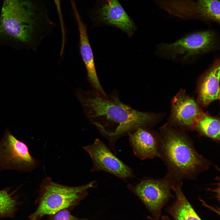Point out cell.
I'll list each match as a JSON object with an SVG mask.
<instances>
[{
	"mask_svg": "<svg viewBox=\"0 0 220 220\" xmlns=\"http://www.w3.org/2000/svg\"><path fill=\"white\" fill-rule=\"evenodd\" d=\"M75 94L85 115L108 141L115 154L116 143L119 138L128 136L138 128L150 129L158 119L157 114L138 110L124 103L116 90L112 91L108 98L92 89L85 91L79 88Z\"/></svg>",
	"mask_w": 220,
	"mask_h": 220,
	"instance_id": "6da1fadb",
	"label": "cell"
},
{
	"mask_svg": "<svg viewBox=\"0 0 220 220\" xmlns=\"http://www.w3.org/2000/svg\"><path fill=\"white\" fill-rule=\"evenodd\" d=\"M159 158L167 169V175L174 182L195 179L210 168L212 163L199 154L191 141L178 132L169 131L159 136Z\"/></svg>",
	"mask_w": 220,
	"mask_h": 220,
	"instance_id": "7a4b0ae2",
	"label": "cell"
},
{
	"mask_svg": "<svg viewBox=\"0 0 220 220\" xmlns=\"http://www.w3.org/2000/svg\"><path fill=\"white\" fill-rule=\"evenodd\" d=\"M42 0H3L0 16V35L29 42L38 27L53 30Z\"/></svg>",
	"mask_w": 220,
	"mask_h": 220,
	"instance_id": "3957f363",
	"label": "cell"
},
{
	"mask_svg": "<svg viewBox=\"0 0 220 220\" xmlns=\"http://www.w3.org/2000/svg\"><path fill=\"white\" fill-rule=\"evenodd\" d=\"M97 186L96 181L79 186H70L53 182L47 177L42 181L35 211L29 217L30 220H39L64 209L78 204L88 195V190Z\"/></svg>",
	"mask_w": 220,
	"mask_h": 220,
	"instance_id": "277c9868",
	"label": "cell"
},
{
	"mask_svg": "<svg viewBox=\"0 0 220 220\" xmlns=\"http://www.w3.org/2000/svg\"><path fill=\"white\" fill-rule=\"evenodd\" d=\"M175 183L166 175L159 179L144 178L134 185L128 184L127 187L141 201L152 217L159 220L163 208L172 196L171 186Z\"/></svg>",
	"mask_w": 220,
	"mask_h": 220,
	"instance_id": "5b68a950",
	"label": "cell"
},
{
	"mask_svg": "<svg viewBox=\"0 0 220 220\" xmlns=\"http://www.w3.org/2000/svg\"><path fill=\"white\" fill-rule=\"evenodd\" d=\"M216 42L215 34L213 32H196L173 43L160 45L158 51L163 56L171 59L186 60L210 51L215 48Z\"/></svg>",
	"mask_w": 220,
	"mask_h": 220,
	"instance_id": "8992f818",
	"label": "cell"
},
{
	"mask_svg": "<svg viewBox=\"0 0 220 220\" xmlns=\"http://www.w3.org/2000/svg\"><path fill=\"white\" fill-rule=\"evenodd\" d=\"M157 3L171 16L220 22L219 0H157Z\"/></svg>",
	"mask_w": 220,
	"mask_h": 220,
	"instance_id": "52a82bcc",
	"label": "cell"
},
{
	"mask_svg": "<svg viewBox=\"0 0 220 220\" xmlns=\"http://www.w3.org/2000/svg\"><path fill=\"white\" fill-rule=\"evenodd\" d=\"M36 164L26 145L7 128L0 141V170L28 171L34 168Z\"/></svg>",
	"mask_w": 220,
	"mask_h": 220,
	"instance_id": "ba28073f",
	"label": "cell"
},
{
	"mask_svg": "<svg viewBox=\"0 0 220 220\" xmlns=\"http://www.w3.org/2000/svg\"><path fill=\"white\" fill-rule=\"evenodd\" d=\"M98 2L88 12L93 25L113 26L132 37L136 27L118 0H101Z\"/></svg>",
	"mask_w": 220,
	"mask_h": 220,
	"instance_id": "9c48e42d",
	"label": "cell"
},
{
	"mask_svg": "<svg viewBox=\"0 0 220 220\" xmlns=\"http://www.w3.org/2000/svg\"><path fill=\"white\" fill-rule=\"evenodd\" d=\"M83 148L92 160L91 172L104 171L124 180L134 177L132 169L113 154L99 139L96 138L93 144Z\"/></svg>",
	"mask_w": 220,
	"mask_h": 220,
	"instance_id": "30bf717a",
	"label": "cell"
},
{
	"mask_svg": "<svg viewBox=\"0 0 220 220\" xmlns=\"http://www.w3.org/2000/svg\"><path fill=\"white\" fill-rule=\"evenodd\" d=\"M70 3L72 13L79 31L80 52L86 69L87 81L90 84L92 90L98 95L108 98V96L101 85L97 74L93 54L88 36L87 25L82 19L75 0H71Z\"/></svg>",
	"mask_w": 220,
	"mask_h": 220,
	"instance_id": "8fae6325",
	"label": "cell"
},
{
	"mask_svg": "<svg viewBox=\"0 0 220 220\" xmlns=\"http://www.w3.org/2000/svg\"><path fill=\"white\" fill-rule=\"evenodd\" d=\"M204 113L198 104L183 90L174 97L172 102V116L177 123L186 127L195 126Z\"/></svg>",
	"mask_w": 220,
	"mask_h": 220,
	"instance_id": "7c38bea8",
	"label": "cell"
},
{
	"mask_svg": "<svg viewBox=\"0 0 220 220\" xmlns=\"http://www.w3.org/2000/svg\"><path fill=\"white\" fill-rule=\"evenodd\" d=\"M128 136L134 154L139 159L144 160L159 157V137L153 131L140 127Z\"/></svg>",
	"mask_w": 220,
	"mask_h": 220,
	"instance_id": "4fadbf2b",
	"label": "cell"
},
{
	"mask_svg": "<svg viewBox=\"0 0 220 220\" xmlns=\"http://www.w3.org/2000/svg\"><path fill=\"white\" fill-rule=\"evenodd\" d=\"M220 63L216 61L200 79L198 85L199 101L203 106L219 99Z\"/></svg>",
	"mask_w": 220,
	"mask_h": 220,
	"instance_id": "5bb4252c",
	"label": "cell"
},
{
	"mask_svg": "<svg viewBox=\"0 0 220 220\" xmlns=\"http://www.w3.org/2000/svg\"><path fill=\"white\" fill-rule=\"evenodd\" d=\"M182 184L181 182L171 186L175 199L173 203L167 208V211L175 220H202L183 192Z\"/></svg>",
	"mask_w": 220,
	"mask_h": 220,
	"instance_id": "9a60e30c",
	"label": "cell"
},
{
	"mask_svg": "<svg viewBox=\"0 0 220 220\" xmlns=\"http://www.w3.org/2000/svg\"><path fill=\"white\" fill-rule=\"evenodd\" d=\"M195 126L203 134L219 141L220 121L218 119L204 113Z\"/></svg>",
	"mask_w": 220,
	"mask_h": 220,
	"instance_id": "2e32d148",
	"label": "cell"
},
{
	"mask_svg": "<svg viewBox=\"0 0 220 220\" xmlns=\"http://www.w3.org/2000/svg\"><path fill=\"white\" fill-rule=\"evenodd\" d=\"M9 189L0 190V218H12L19 204L17 198Z\"/></svg>",
	"mask_w": 220,
	"mask_h": 220,
	"instance_id": "e0dca14e",
	"label": "cell"
},
{
	"mask_svg": "<svg viewBox=\"0 0 220 220\" xmlns=\"http://www.w3.org/2000/svg\"><path fill=\"white\" fill-rule=\"evenodd\" d=\"M51 215V220H83L72 215L67 209L61 210Z\"/></svg>",
	"mask_w": 220,
	"mask_h": 220,
	"instance_id": "ac0fdd59",
	"label": "cell"
},
{
	"mask_svg": "<svg viewBox=\"0 0 220 220\" xmlns=\"http://www.w3.org/2000/svg\"><path fill=\"white\" fill-rule=\"evenodd\" d=\"M59 17L61 27H64V21L62 14L61 0H53Z\"/></svg>",
	"mask_w": 220,
	"mask_h": 220,
	"instance_id": "d6986e66",
	"label": "cell"
},
{
	"mask_svg": "<svg viewBox=\"0 0 220 220\" xmlns=\"http://www.w3.org/2000/svg\"><path fill=\"white\" fill-rule=\"evenodd\" d=\"M161 217L162 220H170L169 217L167 216L162 215ZM147 218L150 220H156L153 218L151 216H149L147 217Z\"/></svg>",
	"mask_w": 220,
	"mask_h": 220,
	"instance_id": "ffe728a7",
	"label": "cell"
},
{
	"mask_svg": "<svg viewBox=\"0 0 220 220\" xmlns=\"http://www.w3.org/2000/svg\"></svg>",
	"mask_w": 220,
	"mask_h": 220,
	"instance_id": "44dd1931",
	"label": "cell"
}]
</instances>
